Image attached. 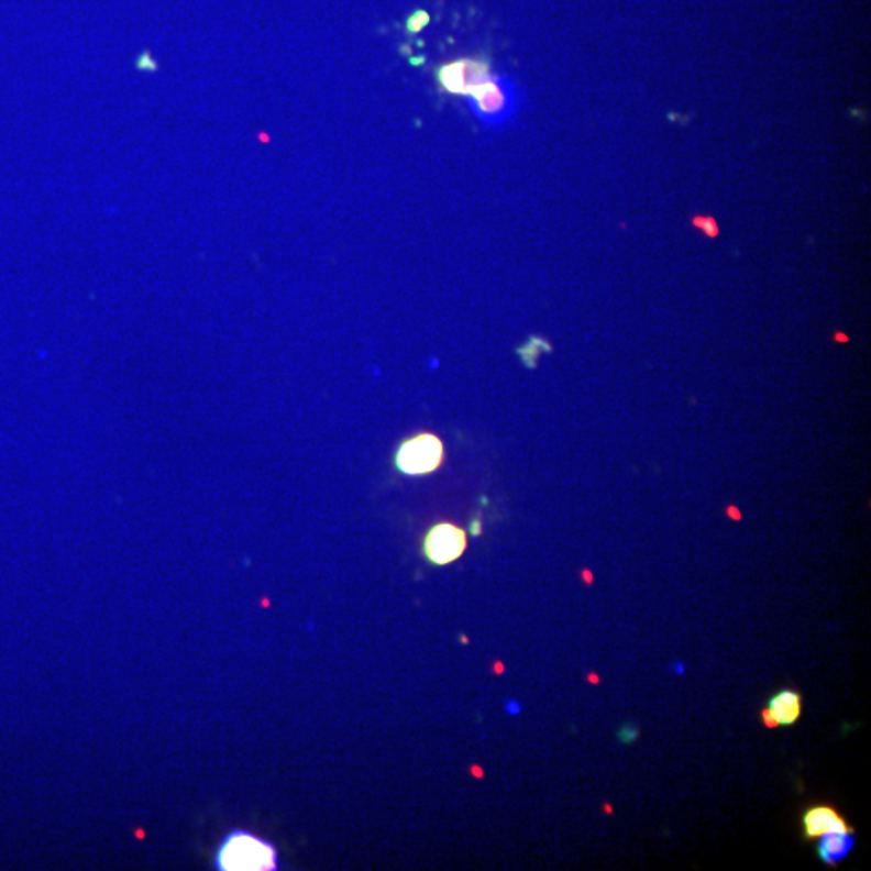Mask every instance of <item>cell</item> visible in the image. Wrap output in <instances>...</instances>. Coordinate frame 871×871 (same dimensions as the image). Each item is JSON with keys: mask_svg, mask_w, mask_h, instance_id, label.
I'll return each mask as SVG.
<instances>
[{"mask_svg": "<svg viewBox=\"0 0 871 871\" xmlns=\"http://www.w3.org/2000/svg\"><path fill=\"white\" fill-rule=\"evenodd\" d=\"M466 549V532L457 525L438 523L425 534L423 555L433 565L455 562Z\"/></svg>", "mask_w": 871, "mask_h": 871, "instance_id": "5b68a950", "label": "cell"}, {"mask_svg": "<svg viewBox=\"0 0 871 871\" xmlns=\"http://www.w3.org/2000/svg\"><path fill=\"white\" fill-rule=\"evenodd\" d=\"M490 75L493 73L489 62L483 58H459L451 64L442 65L436 73L439 85L444 91L466 97L473 89L483 85Z\"/></svg>", "mask_w": 871, "mask_h": 871, "instance_id": "277c9868", "label": "cell"}, {"mask_svg": "<svg viewBox=\"0 0 871 871\" xmlns=\"http://www.w3.org/2000/svg\"><path fill=\"white\" fill-rule=\"evenodd\" d=\"M802 715V697L797 691L783 690L769 701L762 718L767 726H793Z\"/></svg>", "mask_w": 871, "mask_h": 871, "instance_id": "52a82bcc", "label": "cell"}, {"mask_svg": "<svg viewBox=\"0 0 871 871\" xmlns=\"http://www.w3.org/2000/svg\"><path fill=\"white\" fill-rule=\"evenodd\" d=\"M468 97L476 119L490 126L510 119L518 106L517 88L504 76L490 75Z\"/></svg>", "mask_w": 871, "mask_h": 871, "instance_id": "7a4b0ae2", "label": "cell"}, {"mask_svg": "<svg viewBox=\"0 0 871 871\" xmlns=\"http://www.w3.org/2000/svg\"><path fill=\"white\" fill-rule=\"evenodd\" d=\"M470 531H472L473 536L482 534V523H479V520L472 521V527H470Z\"/></svg>", "mask_w": 871, "mask_h": 871, "instance_id": "5bb4252c", "label": "cell"}, {"mask_svg": "<svg viewBox=\"0 0 871 871\" xmlns=\"http://www.w3.org/2000/svg\"><path fill=\"white\" fill-rule=\"evenodd\" d=\"M217 866L220 870H275L278 866L275 847L257 836L238 831L228 836L218 850Z\"/></svg>", "mask_w": 871, "mask_h": 871, "instance_id": "6da1fadb", "label": "cell"}, {"mask_svg": "<svg viewBox=\"0 0 871 871\" xmlns=\"http://www.w3.org/2000/svg\"><path fill=\"white\" fill-rule=\"evenodd\" d=\"M552 348L545 339L531 337L530 341L523 345V348L518 349V355H520L521 361H523L525 365L528 368H534L536 361H538L539 355L542 352H551Z\"/></svg>", "mask_w": 871, "mask_h": 871, "instance_id": "9c48e42d", "label": "cell"}, {"mask_svg": "<svg viewBox=\"0 0 871 871\" xmlns=\"http://www.w3.org/2000/svg\"><path fill=\"white\" fill-rule=\"evenodd\" d=\"M444 462V444L436 434L420 433L406 439L397 449L396 468L403 475L425 476L436 472Z\"/></svg>", "mask_w": 871, "mask_h": 871, "instance_id": "3957f363", "label": "cell"}, {"mask_svg": "<svg viewBox=\"0 0 871 871\" xmlns=\"http://www.w3.org/2000/svg\"><path fill=\"white\" fill-rule=\"evenodd\" d=\"M507 712H508V714H510V715H517V714H520V705H518V702H515V701H510V702H508V704H507Z\"/></svg>", "mask_w": 871, "mask_h": 871, "instance_id": "4fadbf2b", "label": "cell"}, {"mask_svg": "<svg viewBox=\"0 0 871 871\" xmlns=\"http://www.w3.org/2000/svg\"><path fill=\"white\" fill-rule=\"evenodd\" d=\"M818 839H820L817 846L818 859L829 867L841 863L856 847V836L852 833H829Z\"/></svg>", "mask_w": 871, "mask_h": 871, "instance_id": "ba28073f", "label": "cell"}, {"mask_svg": "<svg viewBox=\"0 0 871 871\" xmlns=\"http://www.w3.org/2000/svg\"><path fill=\"white\" fill-rule=\"evenodd\" d=\"M802 831L807 841L829 833H853L852 826L831 805H814L802 815Z\"/></svg>", "mask_w": 871, "mask_h": 871, "instance_id": "8992f818", "label": "cell"}, {"mask_svg": "<svg viewBox=\"0 0 871 871\" xmlns=\"http://www.w3.org/2000/svg\"><path fill=\"white\" fill-rule=\"evenodd\" d=\"M639 731L636 726L632 725H625L624 728L618 731V739H620L624 745H631L638 739Z\"/></svg>", "mask_w": 871, "mask_h": 871, "instance_id": "7c38bea8", "label": "cell"}, {"mask_svg": "<svg viewBox=\"0 0 871 871\" xmlns=\"http://www.w3.org/2000/svg\"><path fill=\"white\" fill-rule=\"evenodd\" d=\"M428 23H430V15H428L425 10H417V12L410 16L409 22H407V31H409L410 34L420 33Z\"/></svg>", "mask_w": 871, "mask_h": 871, "instance_id": "30bf717a", "label": "cell"}, {"mask_svg": "<svg viewBox=\"0 0 871 871\" xmlns=\"http://www.w3.org/2000/svg\"><path fill=\"white\" fill-rule=\"evenodd\" d=\"M694 224H696V228H699V230L704 231L708 238L718 236V227L717 223H715L714 218L696 217L694 218Z\"/></svg>", "mask_w": 871, "mask_h": 871, "instance_id": "8fae6325", "label": "cell"}]
</instances>
